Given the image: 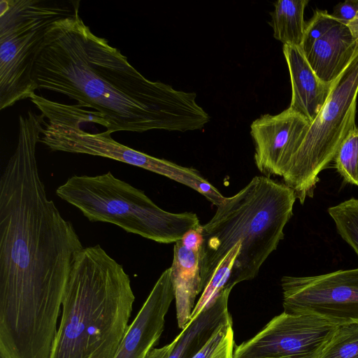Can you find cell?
Segmentation results:
<instances>
[{"label":"cell","instance_id":"2e32d148","mask_svg":"<svg viewBox=\"0 0 358 358\" xmlns=\"http://www.w3.org/2000/svg\"><path fill=\"white\" fill-rule=\"evenodd\" d=\"M231 289L225 288L210 306L190 320L173 340L167 358H192L222 324L231 320L228 310Z\"/></svg>","mask_w":358,"mask_h":358},{"label":"cell","instance_id":"d4e9b609","mask_svg":"<svg viewBox=\"0 0 358 358\" xmlns=\"http://www.w3.org/2000/svg\"><path fill=\"white\" fill-rule=\"evenodd\" d=\"M174 345L173 341L162 348H153L145 358H167Z\"/></svg>","mask_w":358,"mask_h":358},{"label":"cell","instance_id":"ffe728a7","mask_svg":"<svg viewBox=\"0 0 358 358\" xmlns=\"http://www.w3.org/2000/svg\"><path fill=\"white\" fill-rule=\"evenodd\" d=\"M316 358H358V323L338 325Z\"/></svg>","mask_w":358,"mask_h":358},{"label":"cell","instance_id":"7a4b0ae2","mask_svg":"<svg viewBox=\"0 0 358 358\" xmlns=\"http://www.w3.org/2000/svg\"><path fill=\"white\" fill-rule=\"evenodd\" d=\"M38 90L56 92L91 108L110 134L202 129L210 117L194 92L144 77L120 50L95 35L79 12L55 22L34 69Z\"/></svg>","mask_w":358,"mask_h":358},{"label":"cell","instance_id":"9a60e30c","mask_svg":"<svg viewBox=\"0 0 358 358\" xmlns=\"http://www.w3.org/2000/svg\"><path fill=\"white\" fill-rule=\"evenodd\" d=\"M201 249L187 248L181 240L175 243L173 247V262L169 268L177 322L181 329L190 322L195 299L203 292L200 268Z\"/></svg>","mask_w":358,"mask_h":358},{"label":"cell","instance_id":"277c9868","mask_svg":"<svg viewBox=\"0 0 358 358\" xmlns=\"http://www.w3.org/2000/svg\"><path fill=\"white\" fill-rule=\"evenodd\" d=\"M296 199L292 189L264 176H255L238 193L217 206L201 224L200 268L203 290L228 252L238 241L241 248L226 287L255 278L262 264L284 238V228Z\"/></svg>","mask_w":358,"mask_h":358},{"label":"cell","instance_id":"8992f818","mask_svg":"<svg viewBox=\"0 0 358 358\" xmlns=\"http://www.w3.org/2000/svg\"><path fill=\"white\" fill-rule=\"evenodd\" d=\"M80 1L1 0L0 109L31 98L38 90L36 60L52 24L79 12Z\"/></svg>","mask_w":358,"mask_h":358},{"label":"cell","instance_id":"4fadbf2b","mask_svg":"<svg viewBox=\"0 0 358 358\" xmlns=\"http://www.w3.org/2000/svg\"><path fill=\"white\" fill-rule=\"evenodd\" d=\"M173 299L169 268L161 274L129 325L114 358H145L161 336L165 316Z\"/></svg>","mask_w":358,"mask_h":358},{"label":"cell","instance_id":"44dd1931","mask_svg":"<svg viewBox=\"0 0 358 358\" xmlns=\"http://www.w3.org/2000/svg\"><path fill=\"white\" fill-rule=\"evenodd\" d=\"M336 168L345 181L358 186V128H353L334 157Z\"/></svg>","mask_w":358,"mask_h":358},{"label":"cell","instance_id":"6da1fadb","mask_svg":"<svg viewBox=\"0 0 358 358\" xmlns=\"http://www.w3.org/2000/svg\"><path fill=\"white\" fill-rule=\"evenodd\" d=\"M43 119L19 117L0 179V358H49L72 265L83 249L37 166Z\"/></svg>","mask_w":358,"mask_h":358},{"label":"cell","instance_id":"5bb4252c","mask_svg":"<svg viewBox=\"0 0 358 358\" xmlns=\"http://www.w3.org/2000/svg\"><path fill=\"white\" fill-rule=\"evenodd\" d=\"M282 51L292 85L289 108L312 123L326 103L334 83H324L317 77L299 47L283 45Z\"/></svg>","mask_w":358,"mask_h":358},{"label":"cell","instance_id":"ac0fdd59","mask_svg":"<svg viewBox=\"0 0 358 358\" xmlns=\"http://www.w3.org/2000/svg\"><path fill=\"white\" fill-rule=\"evenodd\" d=\"M241 248V242L238 241L227 254L214 271L210 280L195 304L191 320L196 317L203 310L210 306L225 289L229 279L232 267Z\"/></svg>","mask_w":358,"mask_h":358},{"label":"cell","instance_id":"d6986e66","mask_svg":"<svg viewBox=\"0 0 358 358\" xmlns=\"http://www.w3.org/2000/svg\"><path fill=\"white\" fill-rule=\"evenodd\" d=\"M338 233L358 256V199L351 198L328 208Z\"/></svg>","mask_w":358,"mask_h":358},{"label":"cell","instance_id":"3957f363","mask_svg":"<svg viewBox=\"0 0 358 358\" xmlns=\"http://www.w3.org/2000/svg\"><path fill=\"white\" fill-rule=\"evenodd\" d=\"M135 296L123 266L99 245L78 254L49 358H114Z\"/></svg>","mask_w":358,"mask_h":358},{"label":"cell","instance_id":"7c38bea8","mask_svg":"<svg viewBox=\"0 0 358 358\" xmlns=\"http://www.w3.org/2000/svg\"><path fill=\"white\" fill-rule=\"evenodd\" d=\"M310 124L289 107L279 114H265L255 120L250 125V134L259 171L268 178L282 177Z\"/></svg>","mask_w":358,"mask_h":358},{"label":"cell","instance_id":"9c48e42d","mask_svg":"<svg viewBox=\"0 0 358 358\" xmlns=\"http://www.w3.org/2000/svg\"><path fill=\"white\" fill-rule=\"evenodd\" d=\"M281 287L285 313L315 314L338 325L358 323V268L283 276Z\"/></svg>","mask_w":358,"mask_h":358},{"label":"cell","instance_id":"8fae6325","mask_svg":"<svg viewBox=\"0 0 358 358\" xmlns=\"http://www.w3.org/2000/svg\"><path fill=\"white\" fill-rule=\"evenodd\" d=\"M299 48L317 77L331 84L357 52L358 39L327 10L317 9L306 22Z\"/></svg>","mask_w":358,"mask_h":358},{"label":"cell","instance_id":"7402d4cb","mask_svg":"<svg viewBox=\"0 0 358 358\" xmlns=\"http://www.w3.org/2000/svg\"><path fill=\"white\" fill-rule=\"evenodd\" d=\"M235 343L232 320L222 324L192 358H234Z\"/></svg>","mask_w":358,"mask_h":358},{"label":"cell","instance_id":"cb8c5ba5","mask_svg":"<svg viewBox=\"0 0 358 358\" xmlns=\"http://www.w3.org/2000/svg\"><path fill=\"white\" fill-rule=\"evenodd\" d=\"M181 241L187 248L201 249L203 237L199 230L190 229L183 236Z\"/></svg>","mask_w":358,"mask_h":358},{"label":"cell","instance_id":"30bf717a","mask_svg":"<svg viewBox=\"0 0 358 358\" xmlns=\"http://www.w3.org/2000/svg\"><path fill=\"white\" fill-rule=\"evenodd\" d=\"M338 326L315 314L282 312L236 347L234 358H316Z\"/></svg>","mask_w":358,"mask_h":358},{"label":"cell","instance_id":"52a82bcc","mask_svg":"<svg viewBox=\"0 0 358 358\" xmlns=\"http://www.w3.org/2000/svg\"><path fill=\"white\" fill-rule=\"evenodd\" d=\"M31 101L41 111L45 121L40 142L52 151L87 154L115 159L167 177L185 185L204 197L213 185L198 170L136 150L114 140L110 133L92 134L83 130L82 108L50 101L34 94Z\"/></svg>","mask_w":358,"mask_h":358},{"label":"cell","instance_id":"5b68a950","mask_svg":"<svg viewBox=\"0 0 358 358\" xmlns=\"http://www.w3.org/2000/svg\"><path fill=\"white\" fill-rule=\"evenodd\" d=\"M57 195L91 222H108L159 243H176L190 229L199 230L196 213L160 208L143 191L108 171L94 176H73Z\"/></svg>","mask_w":358,"mask_h":358},{"label":"cell","instance_id":"ba28073f","mask_svg":"<svg viewBox=\"0 0 358 358\" xmlns=\"http://www.w3.org/2000/svg\"><path fill=\"white\" fill-rule=\"evenodd\" d=\"M357 94L358 51L334 80L326 103L282 176L301 204L307 197H313L319 173L334 159L343 140L356 127Z\"/></svg>","mask_w":358,"mask_h":358},{"label":"cell","instance_id":"e0dca14e","mask_svg":"<svg viewBox=\"0 0 358 358\" xmlns=\"http://www.w3.org/2000/svg\"><path fill=\"white\" fill-rule=\"evenodd\" d=\"M308 3L307 0H279L274 3L269 24L275 39L283 45L300 47L306 24L304 9Z\"/></svg>","mask_w":358,"mask_h":358},{"label":"cell","instance_id":"603a6c76","mask_svg":"<svg viewBox=\"0 0 358 358\" xmlns=\"http://www.w3.org/2000/svg\"><path fill=\"white\" fill-rule=\"evenodd\" d=\"M331 15L348 27L352 34L358 39V0H346L338 3Z\"/></svg>","mask_w":358,"mask_h":358}]
</instances>
